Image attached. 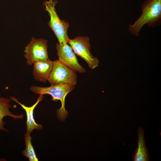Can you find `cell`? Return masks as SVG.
<instances>
[{
    "label": "cell",
    "instance_id": "6da1fadb",
    "mask_svg": "<svg viewBox=\"0 0 161 161\" xmlns=\"http://www.w3.org/2000/svg\"><path fill=\"white\" fill-rule=\"evenodd\" d=\"M142 13L129 30L132 35L138 36L145 24L154 27L160 25L161 21V0H146L141 4Z\"/></svg>",
    "mask_w": 161,
    "mask_h": 161
},
{
    "label": "cell",
    "instance_id": "7a4b0ae2",
    "mask_svg": "<svg viewBox=\"0 0 161 161\" xmlns=\"http://www.w3.org/2000/svg\"><path fill=\"white\" fill-rule=\"evenodd\" d=\"M75 86L67 83L51 85L47 87L32 86L30 90L34 93L39 94H49L52 97V100H60L61 106L57 111V117L61 121H64L67 117L68 113L65 108V98L67 95L73 90Z\"/></svg>",
    "mask_w": 161,
    "mask_h": 161
},
{
    "label": "cell",
    "instance_id": "3957f363",
    "mask_svg": "<svg viewBox=\"0 0 161 161\" xmlns=\"http://www.w3.org/2000/svg\"><path fill=\"white\" fill-rule=\"evenodd\" d=\"M57 2V1L48 0L45 1L44 4L50 17L48 22L49 26L55 35L59 44H64L67 43L69 38L67 33L69 24L68 22L61 20L58 15L55 7Z\"/></svg>",
    "mask_w": 161,
    "mask_h": 161
},
{
    "label": "cell",
    "instance_id": "277c9868",
    "mask_svg": "<svg viewBox=\"0 0 161 161\" xmlns=\"http://www.w3.org/2000/svg\"><path fill=\"white\" fill-rule=\"evenodd\" d=\"M47 80L51 85L67 83L75 86L77 82V76L75 71L57 59L53 61Z\"/></svg>",
    "mask_w": 161,
    "mask_h": 161
},
{
    "label": "cell",
    "instance_id": "5b68a950",
    "mask_svg": "<svg viewBox=\"0 0 161 161\" xmlns=\"http://www.w3.org/2000/svg\"><path fill=\"white\" fill-rule=\"evenodd\" d=\"M67 43L70 45L75 54L87 63L90 69H93L98 66V59L91 53L89 38L79 36L76 37L73 39L69 38Z\"/></svg>",
    "mask_w": 161,
    "mask_h": 161
},
{
    "label": "cell",
    "instance_id": "8992f818",
    "mask_svg": "<svg viewBox=\"0 0 161 161\" xmlns=\"http://www.w3.org/2000/svg\"><path fill=\"white\" fill-rule=\"evenodd\" d=\"M47 41L43 38H32L25 47L24 56L27 64L31 65L35 61H45L48 59Z\"/></svg>",
    "mask_w": 161,
    "mask_h": 161
},
{
    "label": "cell",
    "instance_id": "52a82bcc",
    "mask_svg": "<svg viewBox=\"0 0 161 161\" xmlns=\"http://www.w3.org/2000/svg\"><path fill=\"white\" fill-rule=\"evenodd\" d=\"M56 48L58 60L61 63L75 72H86V69L79 63L72 48L67 43L64 44L57 43Z\"/></svg>",
    "mask_w": 161,
    "mask_h": 161
},
{
    "label": "cell",
    "instance_id": "ba28073f",
    "mask_svg": "<svg viewBox=\"0 0 161 161\" xmlns=\"http://www.w3.org/2000/svg\"><path fill=\"white\" fill-rule=\"evenodd\" d=\"M53 61L49 58L45 61L34 62L32 73L36 80L46 82L51 72Z\"/></svg>",
    "mask_w": 161,
    "mask_h": 161
},
{
    "label": "cell",
    "instance_id": "9c48e42d",
    "mask_svg": "<svg viewBox=\"0 0 161 161\" xmlns=\"http://www.w3.org/2000/svg\"><path fill=\"white\" fill-rule=\"evenodd\" d=\"M43 95H40L38 97L37 101L32 106L27 107L19 102L17 99L13 97H10L11 100L14 101L21 106L25 110L27 115V120L26 121L27 132L30 134L35 129L39 130L42 128V126L40 124H37L35 122L33 116V110L36 106L38 103L43 99Z\"/></svg>",
    "mask_w": 161,
    "mask_h": 161
},
{
    "label": "cell",
    "instance_id": "30bf717a",
    "mask_svg": "<svg viewBox=\"0 0 161 161\" xmlns=\"http://www.w3.org/2000/svg\"><path fill=\"white\" fill-rule=\"evenodd\" d=\"M144 132V130L141 127L138 129L137 146L132 156L134 161H148L150 160L148 149L145 144Z\"/></svg>",
    "mask_w": 161,
    "mask_h": 161
},
{
    "label": "cell",
    "instance_id": "8fae6325",
    "mask_svg": "<svg viewBox=\"0 0 161 161\" xmlns=\"http://www.w3.org/2000/svg\"><path fill=\"white\" fill-rule=\"evenodd\" d=\"M10 100L7 98L0 97V129L8 131L4 127L5 123L3 120V118L6 116H9L14 119H22L24 114L15 115L9 111V108L12 107L10 104Z\"/></svg>",
    "mask_w": 161,
    "mask_h": 161
},
{
    "label": "cell",
    "instance_id": "7c38bea8",
    "mask_svg": "<svg viewBox=\"0 0 161 161\" xmlns=\"http://www.w3.org/2000/svg\"><path fill=\"white\" fill-rule=\"evenodd\" d=\"M32 139L30 134L27 132L25 134L24 140L26 147L21 153L23 156L28 158L29 161H38V159L32 143Z\"/></svg>",
    "mask_w": 161,
    "mask_h": 161
}]
</instances>
